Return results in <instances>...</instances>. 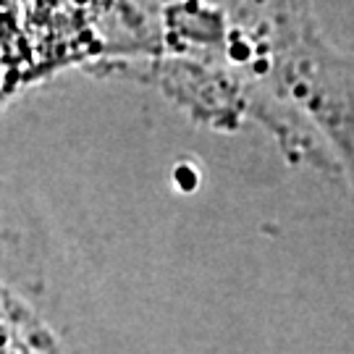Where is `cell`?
Wrapping results in <instances>:
<instances>
[]
</instances>
